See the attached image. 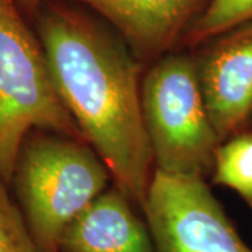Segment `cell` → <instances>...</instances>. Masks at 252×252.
<instances>
[{
  "mask_svg": "<svg viewBox=\"0 0 252 252\" xmlns=\"http://www.w3.org/2000/svg\"><path fill=\"white\" fill-rule=\"evenodd\" d=\"M35 17L64 107L108 167L114 185L143 209L153 156L142 115V63L124 39L83 11L48 1Z\"/></svg>",
  "mask_w": 252,
  "mask_h": 252,
  "instance_id": "6da1fadb",
  "label": "cell"
},
{
  "mask_svg": "<svg viewBox=\"0 0 252 252\" xmlns=\"http://www.w3.org/2000/svg\"><path fill=\"white\" fill-rule=\"evenodd\" d=\"M108 181V167L87 142L41 129L26 136L10 189L39 252H59L64 228Z\"/></svg>",
  "mask_w": 252,
  "mask_h": 252,
  "instance_id": "7a4b0ae2",
  "label": "cell"
},
{
  "mask_svg": "<svg viewBox=\"0 0 252 252\" xmlns=\"http://www.w3.org/2000/svg\"><path fill=\"white\" fill-rule=\"evenodd\" d=\"M35 129L84 140L18 0H0V175L9 185L20 147Z\"/></svg>",
  "mask_w": 252,
  "mask_h": 252,
  "instance_id": "3957f363",
  "label": "cell"
},
{
  "mask_svg": "<svg viewBox=\"0 0 252 252\" xmlns=\"http://www.w3.org/2000/svg\"><path fill=\"white\" fill-rule=\"evenodd\" d=\"M140 102L156 170L206 178L220 139L207 114L195 58L164 55L142 80Z\"/></svg>",
  "mask_w": 252,
  "mask_h": 252,
  "instance_id": "277c9868",
  "label": "cell"
},
{
  "mask_svg": "<svg viewBox=\"0 0 252 252\" xmlns=\"http://www.w3.org/2000/svg\"><path fill=\"white\" fill-rule=\"evenodd\" d=\"M142 212L156 252H252L205 178L154 170Z\"/></svg>",
  "mask_w": 252,
  "mask_h": 252,
  "instance_id": "5b68a950",
  "label": "cell"
},
{
  "mask_svg": "<svg viewBox=\"0 0 252 252\" xmlns=\"http://www.w3.org/2000/svg\"><path fill=\"white\" fill-rule=\"evenodd\" d=\"M203 45L195 56L199 86L223 143L252 130V21Z\"/></svg>",
  "mask_w": 252,
  "mask_h": 252,
  "instance_id": "8992f818",
  "label": "cell"
},
{
  "mask_svg": "<svg viewBox=\"0 0 252 252\" xmlns=\"http://www.w3.org/2000/svg\"><path fill=\"white\" fill-rule=\"evenodd\" d=\"M98 13L140 63L156 62L181 41L209 0H73Z\"/></svg>",
  "mask_w": 252,
  "mask_h": 252,
  "instance_id": "52a82bcc",
  "label": "cell"
},
{
  "mask_svg": "<svg viewBox=\"0 0 252 252\" xmlns=\"http://www.w3.org/2000/svg\"><path fill=\"white\" fill-rule=\"evenodd\" d=\"M59 252H156V247L146 219L114 185L64 228Z\"/></svg>",
  "mask_w": 252,
  "mask_h": 252,
  "instance_id": "ba28073f",
  "label": "cell"
},
{
  "mask_svg": "<svg viewBox=\"0 0 252 252\" xmlns=\"http://www.w3.org/2000/svg\"><path fill=\"white\" fill-rule=\"evenodd\" d=\"M212 181L233 189L252 210V130L220 143L215 154Z\"/></svg>",
  "mask_w": 252,
  "mask_h": 252,
  "instance_id": "9c48e42d",
  "label": "cell"
},
{
  "mask_svg": "<svg viewBox=\"0 0 252 252\" xmlns=\"http://www.w3.org/2000/svg\"><path fill=\"white\" fill-rule=\"evenodd\" d=\"M252 21V0H209L206 7L181 38V44L193 48Z\"/></svg>",
  "mask_w": 252,
  "mask_h": 252,
  "instance_id": "30bf717a",
  "label": "cell"
},
{
  "mask_svg": "<svg viewBox=\"0 0 252 252\" xmlns=\"http://www.w3.org/2000/svg\"><path fill=\"white\" fill-rule=\"evenodd\" d=\"M0 252H39L10 185L0 175Z\"/></svg>",
  "mask_w": 252,
  "mask_h": 252,
  "instance_id": "8fae6325",
  "label": "cell"
},
{
  "mask_svg": "<svg viewBox=\"0 0 252 252\" xmlns=\"http://www.w3.org/2000/svg\"><path fill=\"white\" fill-rule=\"evenodd\" d=\"M44 0H18V4L26 14V17H35L38 10L41 9Z\"/></svg>",
  "mask_w": 252,
  "mask_h": 252,
  "instance_id": "7c38bea8",
  "label": "cell"
}]
</instances>
